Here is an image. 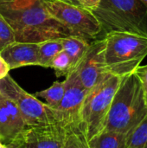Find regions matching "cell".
Listing matches in <instances>:
<instances>
[{
    "mask_svg": "<svg viewBox=\"0 0 147 148\" xmlns=\"http://www.w3.org/2000/svg\"><path fill=\"white\" fill-rule=\"evenodd\" d=\"M27 127L16 105L0 93V140L9 145Z\"/></svg>",
    "mask_w": 147,
    "mask_h": 148,
    "instance_id": "cell-11",
    "label": "cell"
},
{
    "mask_svg": "<svg viewBox=\"0 0 147 148\" xmlns=\"http://www.w3.org/2000/svg\"><path fill=\"white\" fill-rule=\"evenodd\" d=\"M121 79L122 77L107 74L87 95L81 112L79 127L88 141L102 132Z\"/></svg>",
    "mask_w": 147,
    "mask_h": 148,
    "instance_id": "cell-5",
    "label": "cell"
},
{
    "mask_svg": "<svg viewBox=\"0 0 147 148\" xmlns=\"http://www.w3.org/2000/svg\"><path fill=\"white\" fill-rule=\"evenodd\" d=\"M65 88H66L65 81L55 82L49 88L36 92L35 94V96L44 99L46 104L52 109H55L60 104L61 101L63 98L65 93Z\"/></svg>",
    "mask_w": 147,
    "mask_h": 148,
    "instance_id": "cell-16",
    "label": "cell"
},
{
    "mask_svg": "<svg viewBox=\"0 0 147 148\" xmlns=\"http://www.w3.org/2000/svg\"><path fill=\"white\" fill-rule=\"evenodd\" d=\"M10 70V68L9 64L3 59V57L0 55V80L7 76L9 75Z\"/></svg>",
    "mask_w": 147,
    "mask_h": 148,
    "instance_id": "cell-23",
    "label": "cell"
},
{
    "mask_svg": "<svg viewBox=\"0 0 147 148\" xmlns=\"http://www.w3.org/2000/svg\"><path fill=\"white\" fill-rule=\"evenodd\" d=\"M3 148H10V147H8V146H4Z\"/></svg>",
    "mask_w": 147,
    "mask_h": 148,
    "instance_id": "cell-27",
    "label": "cell"
},
{
    "mask_svg": "<svg viewBox=\"0 0 147 148\" xmlns=\"http://www.w3.org/2000/svg\"><path fill=\"white\" fill-rule=\"evenodd\" d=\"M104 38L105 66L108 74L120 77L133 74L147 56V34L112 31Z\"/></svg>",
    "mask_w": 147,
    "mask_h": 148,
    "instance_id": "cell-3",
    "label": "cell"
},
{
    "mask_svg": "<svg viewBox=\"0 0 147 148\" xmlns=\"http://www.w3.org/2000/svg\"><path fill=\"white\" fill-rule=\"evenodd\" d=\"M0 93L16 105L27 126L57 124L54 110L26 92L10 75L0 80Z\"/></svg>",
    "mask_w": 147,
    "mask_h": 148,
    "instance_id": "cell-7",
    "label": "cell"
},
{
    "mask_svg": "<svg viewBox=\"0 0 147 148\" xmlns=\"http://www.w3.org/2000/svg\"><path fill=\"white\" fill-rule=\"evenodd\" d=\"M65 93L60 104L53 109L57 124L64 128L79 127L84 100L89 90L81 82L76 70L66 75Z\"/></svg>",
    "mask_w": 147,
    "mask_h": 148,
    "instance_id": "cell-8",
    "label": "cell"
},
{
    "mask_svg": "<svg viewBox=\"0 0 147 148\" xmlns=\"http://www.w3.org/2000/svg\"><path fill=\"white\" fill-rule=\"evenodd\" d=\"M140 1H141V2H142V3L147 7V0H140Z\"/></svg>",
    "mask_w": 147,
    "mask_h": 148,
    "instance_id": "cell-25",
    "label": "cell"
},
{
    "mask_svg": "<svg viewBox=\"0 0 147 148\" xmlns=\"http://www.w3.org/2000/svg\"><path fill=\"white\" fill-rule=\"evenodd\" d=\"M0 55L10 69L39 64V43L16 42L9 44L0 51Z\"/></svg>",
    "mask_w": 147,
    "mask_h": 148,
    "instance_id": "cell-12",
    "label": "cell"
},
{
    "mask_svg": "<svg viewBox=\"0 0 147 148\" xmlns=\"http://www.w3.org/2000/svg\"><path fill=\"white\" fill-rule=\"evenodd\" d=\"M3 147H4V145L2 143V141L0 140V148H3Z\"/></svg>",
    "mask_w": 147,
    "mask_h": 148,
    "instance_id": "cell-26",
    "label": "cell"
},
{
    "mask_svg": "<svg viewBox=\"0 0 147 148\" xmlns=\"http://www.w3.org/2000/svg\"><path fill=\"white\" fill-rule=\"evenodd\" d=\"M15 41V34L10 25L0 13V51Z\"/></svg>",
    "mask_w": 147,
    "mask_h": 148,
    "instance_id": "cell-20",
    "label": "cell"
},
{
    "mask_svg": "<svg viewBox=\"0 0 147 148\" xmlns=\"http://www.w3.org/2000/svg\"><path fill=\"white\" fill-rule=\"evenodd\" d=\"M105 44L104 36L91 42L85 56L75 69L81 84L88 90L108 74L105 66Z\"/></svg>",
    "mask_w": 147,
    "mask_h": 148,
    "instance_id": "cell-10",
    "label": "cell"
},
{
    "mask_svg": "<svg viewBox=\"0 0 147 148\" xmlns=\"http://www.w3.org/2000/svg\"><path fill=\"white\" fill-rule=\"evenodd\" d=\"M63 148H91L89 143L79 127L66 128Z\"/></svg>",
    "mask_w": 147,
    "mask_h": 148,
    "instance_id": "cell-18",
    "label": "cell"
},
{
    "mask_svg": "<svg viewBox=\"0 0 147 148\" xmlns=\"http://www.w3.org/2000/svg\"><path fill=\"white\" fill-rule=\"evenodd\" d=\"M123 148H147V116L126 134Z\"/></svg>",
    "mask_w": 147,
    "mask_h": 148,
    "instance_id": "cell-17",
    "label": "cell"
},
{
    "mask_svg": "<svg viewBox=\"0 0 147 148\" xmlns=\"http://www.w3.org/2000/svg\"><path fill=\"white\" fill-rule=\"evenodd\" d=\"M61 42L63 50L71 59L73 70H75L85 56L91 42L76 36H68L61 38Z\"/></svg>",
    "mask_w": 147,
    "mask_h": 148,
    "instance_id": "cell-13",
    "label": "cell"
},
{
    "mask_svg": "<svg viewBox=\"0 0 147 148\" xmlns=\"http://www.w3.org/2000/svg\"><path fill=\"white\" fill-rule=\"evenodd\" d=\"M0 13L10 25L16 42L39 43L73 36L49 15L42 0H0Z\"/></svg>",
    "mask_w": 147,
    "mask_h": 148,
    "instance_id": "cell-1",
    "label": "cell"
},
{
    "mask_svg": "<svg viewBox=\"0 0 147 148\" xmlns=\"http://www.w3.org/2000/svg\"><path fill=\"white\" fill-rule=\"evenodd\" d=\"M147 116V106L135 74L124 76L114 95L102 131L127 134Z\"/></svg>",
    "mask_w": 147,
    "mask_h": 148,
    "instance_id": "cell-2",
    "label": "cell"
},
{
    "mask_svg": "<svg viewBox=\"0 0 147 148\" xmlns=\"http://www.w3.org/2000/svg\"><path fill=\"white\" fill-rule=\"evenodd\" d=\"M134 74L140 82L144 94V98L147 106V64L145 66H139V68H137V69L134 71Z\"/></svg>",
    "mask_w": 147,
    "mask_h": 148,
    "instance_id": "cell-21",
    "label": "cell"
},
{
    "mask_svg": "<svg viewBox=\"0 0 147 148\" xmlns=\"http://www.w3.org/2000/svg\"><path fill=\"white\" fill-rule=\"evenodd\" d=\"M63 50L61 38L47 40L39 42V64L44 68H49L53 58Z\"/></svg>",
    "mask_w": 147,
    "mask_h": 148,
    "instance_id": "cell-15",
    "label": "cell"
},
{
    "mask_svg": "<svg viewBox=\"0 0 147 148\" xmlns=\"http://www.w3.org/2000/svg\"><path fill=\"white\" fill-rule=\"evenodd\" d=\"M100 2L101 0H80L81 5L91 11H94L98 8Z\"/></svg>",
    "mask_w": 147,
    "mask_h": 148,
    "instance_id": "cell-22",
    "label": "cell"
},
{
    "mask_svg": "<svg viewBox=\"0 0 147 148\" xmlns=\"http://www.w3.org/2000/svg\"><path fill=\"white\" fill-rule=\"evenodd\" d=\"M55 1H61V2H64L67 3H70V4H75V5H78V6H81L80 0H55Z\"/></svg>",
    "mask_w": 147,
    "mask_h": 148,
    "instance_id": "cell-24",
    "label": "cell"
},
{
    "mask_svg": "<svg viewBox=\"0 0 147 148\" xmlns=\"http://www.w3.org/2000/svg\"><path fill=\"white\" fill-rule=\"evenodd\" d=\"M126 134L114 131H102L89 141L91 148H123Z\"/></svg>",
    "mask_w": 147,
    "mask_h": 148,
    "instance_id": "cell-14",
    "label": "cell"
},
{
    "mask_svg": "<svg viewBox=\"0 0 147 148\" xmlns=\"http://www.w3.org/2000/svg\"><path fill=\"white\" fill-rule=\"evenodd\" d=\"M66 128L59 124L27 126L9 145L10 148H63Z\"/></svg>",
    "mask_w": 147,
    "mask_h": 148,
    "instance_id": "cell-9",
    "label": "cell"
},
{
    "mask_svg": "<svg viewBox=\"0 0 147 148\" xmlns=\"http://www.w3.org/2000/svg\"><path fill=\"white\" fill-rule=\"evenodd\" d=\"M93 13L105 35L112 31L147 34V7L140 0H101Z\"/></svg>",
    "mask_w": 147,
    "mask_h": 148,
    "instance_id": "cell-4",
    "label": "cell"
},
{
    "mask_svg": "<svg viewBox=\"0 0 147 148\" xmlns=\"http://www.w3.org/2000/svg\"><path fill=\"white\" fill-rule=\"evenodd\" d=\"M49 15L66 27L73 36L88 41L97 39L102 28L93 11L75 4L55 0H42Z\"/></svg>",
    "mask_w": 147,
    "mask_h": 148,
    "instance_id": "cell-6",
    "label": "cell"
},
{
    "mask_svg": "<svg viewBox=\"0 0 147 148\" xmlns=\"http://www.w3.org/2000/svg\"><path fill=\"white\" fill-rule=\"evenodd\" d=\"M49 68L53 69L55 75L57 77L67 75L71 71H73L72 62L68 55L64 51L62 50L59 52L52 60Z\"/></svg>",
    "mask_w": 147,
    "mask_h": 148,
    "instance_id": "cell-19",
    "label": "cell"
}]
</instances>
